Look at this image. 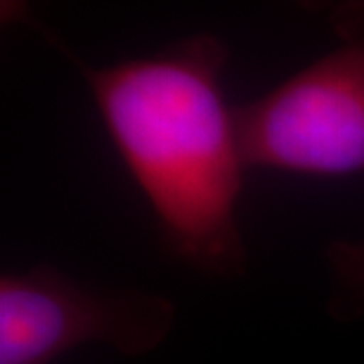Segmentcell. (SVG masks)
<instances>
[{
  "label": "cell",
  "mask_w": 364,
  "mask_h": 364,
  "mask_svg": "<svg viewBox=\"0 0 364 364\" xmlns=\"http://www.w3.org/2000/svg\"><path fill=\"white\" fill-rule=\"evenodd\" d=\"M326 265L331 272L329 315L338 322H355L364 315V237L331 242Z\"/></svg>",
  "instance_id": "cell-4"
},
{
  "label": "cell",
  "mask_w": 364,
  "mask_h": 364,
  "mask_svg": "<svg viewBox=\"0 0 364 364\" xmlns=\"http://www.w3.org/2000/svg\"><path fill=\"white\" fill-rule=\"evenodd\" d=\"M331 21L336 48L235 107L249 168L315 178L364 173V3L336 5Z\"/></svg>",
  "instance_id": "cell-2"
},
{
  "label": "cell",
  "mask_w": 364,
  "mask_h": 364,
  "mask_svg": "<svg viewBox=\"0 0 364 364\" xmlns=\"http://www.w3.org/2000/svg\"><path fill=\"white\" fill-rule=\"evenodd\" d=\"M33 28L81 71L166 249L201 274L242 277L249 251L239 199L249 166L223 92L228 43L192 33L151 55L92 67L38 21Z\"/></svg>",
  "instance_id": "cell-1"
},
{
  "label": "cell",
  "mask_w": 364,
  "mask_h": 364,
  "mask_svg": "<svg viewBox=\"0 0 364 364\" xmlns=\"http://www.w3.org/2000/svg\"><path fill=\"white\" fill-rule=\"evenodd\" d=\"M171 298L74 279L53 263L0 277V364H53L85 343L154 353L176 326Z\"/></svg>",
  "instance_id": "cell-3"
}]
</instances>
